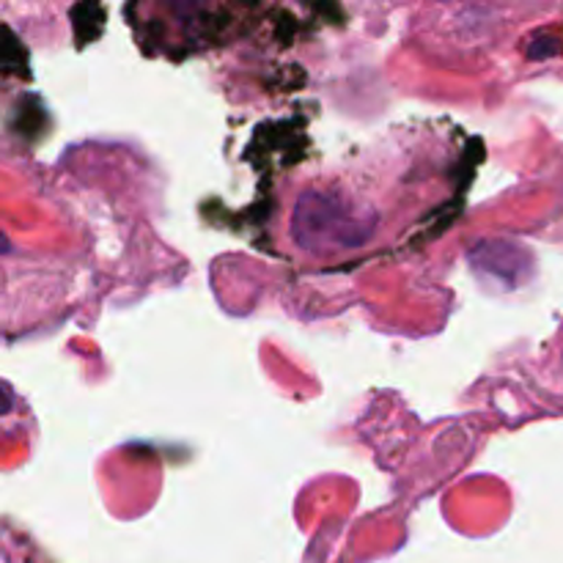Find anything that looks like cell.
<instances>
[{
	"mask_svg": "<svg viewBox=\"0 0 563 563\" xmlns=\"http://www.w3.org/2000/svg\"><path fill=\"white\" fill-rule=\"evenodd\" d=\"M377 214L335 190H308L291 212V236L302 251L339 253L366 245Z\"/></svg>",
	"mask_w": 563,
	"mask_h": 563,
	"instance_id": "cell-1",
	"label": "cell"
},
{
	"mask_svg": "<svg viewBox=\"0 0 563 563\" xmlns=\"http://www.w3.org/2000/svg\"><path fill=\"white\" fill-rule=\"evenodd\" d=\"M555 53H559V47H555L553 38H548V36H539L537 42L528 44V55H531L533 60L550 58V55H555Z\"/></svg>",
	"mask_w": 563,
	"mask_h": 563,
	"instance_id": "cell-2",
	"label": "cell"
}]
</instances>
